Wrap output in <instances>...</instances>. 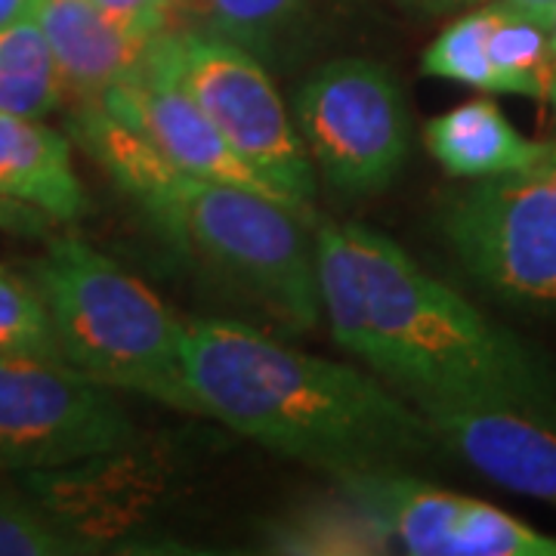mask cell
<instances>
[{
  "mask_svg": "<svg viewBox=\"0 0 556 556\" xmlns=\"http://www.w3.org/2000/svg\"><path fill=\"white\" fill-rule=\"evenodd\" d=\"M316 260L334 343L415 408H507L556 427L554 368L396 241L358 223H318Z\"/></svg>",
  "mask_w": 556,
  "mask_h": 556,
  "instance_id": "6da1fadb",
  "label": "cell"
},
{
  "mask_svg": "<svg viewBox=\"0 0 556 556\" xmlns=\"http://www.w3.org/2000/svg\"><path fill=\"white\" fill-rule=\"evenodd\" d=\"M195 415L331 477L402 470L439 448L427 417L378 375L313 356L241 321H186Z\"/></svg>",
  "mask_w": 556,
  "mask_h": 556,
  "instance_id": "7a4b0ae2",
  "label": "cell"
},
{
  "mask_svg": "<svg viewBox=\"0 0 556 556\" xmlns=\"http://www.w3.org/2000/svg\"><path fill=\"white\" fill-rule=\"evenodd\" d=\"M121 189L182 257L285 331L303 334L321 321L313 217L251 189L189 177L161 152L142 161Z\"/></svg>",
  "mask_w": 556,
  "mask_h": 556,
  "instance_id": "3957f363",
  "label": "cell"
},
{
  "mask_svg": "<svg viewBox=\"0 0 556 556\" xmlns=\"http://www.w3.org/2000/svg\"><path fill=\"white\" fill-rule=\"evenodd\" d=\"M28 278L68 365L112 390L195 415L182 362L186 321L146 281L75 236L53 241Z\"/></svg>",
  "mask_w": 556,
  "mask_h": 556,
  "instance_id": "277c9868",
  "label": "cell"
},
{
  "mask_svg": "<svg viewBox=\"0 0 556 556\" xmlns=\"http://www.w3.org/2000/svg\"><path fill=\"white\" fill-rule=\"evenodd\" d=\"M161 53L179 87L269 186L313 217L316 167L263 62L219 31H164Z\"/></svg>",
  "mask_w": 556,
  "mask_h": 556,
  "instance_id": "5b68a950",
  "label": "cell"
},
{
  "mask_svg": "<svg viewBox=\"0 0 556 556\" xmlns=\"http://www.w3.org/2000/svg\"><path fill=\"white\" fill-rule=\"evenodd\" d=\"M291 115L318 177L350 199L383 192L412 152L402 84L378 60L318 62L300 80Z\"/></svg>",
  "mask_w": 556,
  "mask_h": 556,
  "instance_id": "8992f818",
  "label": "cell"
},
{
  "mask_svg": "<svg viewBox=\"0 0 556 556\" xmlns=\"http://www.w3.org/2000/svg\"><path fill=\"white\" fill-rule=\"evenodd\" d=\"M439 232L482 288L556 313V152L535 167L452 192L439 211Z\"/></svg>",
  "mask_w": 556,
  "mask_h": 556,
  "instance_id": "52a82bcc",
  "label": "cell"
},
{
  "mask_svg": "<svg viewBox=\"0 0 556 556\" xmlns=\"http://www.w3.org/2000/svg\"><path fill=\"white\" fill-rule=\"evenodd\" d=\"M137 427L115 390L62 358L0 356V470H60L127 452Z\"/></svg>",
  "mask_w": 556,
  "mask_h": 556,
  "instance_id": "ba28073f",
  "label": "cell"
},
{
  "mask_svg": "<svg viewBox=\"0 0 556 556\" xmlns=\"http://www.w3.org/2000/svg\"><path fill=\"white\" fill-rule=\"evenodd\" d=\"M387 526L396 554L412 556H556V538L495 504L455 495L405 470H368L334 479Z\"/></svg>",
  "mask_w": 556,
  "mask_h": 556,
  "instance_id": "9c48e42d",
  "label": "cell"
},
{
  "mask_svg": "<svg viewBox=\"0 0 556 556\" xmlns=\"http://www.w3.org/2000/svg\"><path fill=\"white\" fill-rule=\"evenodd\" d=\"M97 105L139 130L182 174L251 189L257 195L281 201L303 214L294 201L285 199L276 186H269L248 161L241 159L214 127V121L201 112L199 102L174 80L167 62H164V53H161V35L152 40L137 72L127 80H121L118 87H112ZM303 217H309V214H303Z\"/></svg>",
  "mask_w": 556,
  "mask_h": 556,
  "instance_id": "30bf717a",
  "label": "cell"
},
{
  "mask_svg": "<svg viewBox=\"0 0 556 556\" xmlns=\"http://www.w3.org/2000/svg\"><path fill=\"white\" fill-rule=\"evenodd\" d=\"M439 448L495 485L556 504V427L507 408L420 405Z\"/></svg>",
  "mask_w": 556,
  "mask_h": 556,
  "instance_id": "8fae6325",
  "label": "cell"
},
{
  "mask_svg": "<svg viewBox=\"0 0 556 556\" xmlns=\"http://www.w3.org/2000/svg\"><path fill=\"white\" fill-rule=\"evenodd\" d=\"M87 207L72 142L43 121L0 112V223L40 229L72 223Z\"/></svg>",
  "mask_w": 556,
  "mask_h": 556,
  "instance_id": "7c38bea8",
  "label": "cell"
},
{
  "mask_svg": "<svg viewBox=\"0 0 556 556\" xmlns=\"http://www.w3.org/2000/svg\"><path fill=\"white\" fill-rule=\"evenodd\" d=\"M38 22L53 50L65 97L90 105L137 72L152 40L109 20L93 0H40Z\"/></svg>",
  "mask_w": 556,
  "mask_h": 556,
  "instance_id": "4fadbf2b",
  "label": "cell"
},
{
  "mask_svg": "<svg viewBox=\"0 0 556 556\" xmlns=\"http://www.w3.org/2000/svg\"><path fill=\"white\" fill-rule=\"evenodd\" d=\"M223 38L254 53L269 72H294L338 38L356 0H204Z\"/></svg>",
  "mask_w": 556,
  "mask_h": 556,
  "instance_id": "5bb4252c",
  "label": "cell"
},
{
  "mask_svg": "<svg viewBox=\"0 0 556 556\" xmlns=\"http://www.w3.org/2000/svg\"><path fill=\"white\" fill-rule=\"evenodd\" d=\"M427 152L457 179H485L535 167L556 152V142L519 134L495 100L464 102L452 112L427 121Z\"/></svg>",
  "mask_w": 556,
  "mask_h": 556,
  "instance_id": "9a60e30c",
  "label": "cell"
},
{
  "mask_svg": "<svg viewBox=\"0 0 556 556\" xmlns=\"http://www.w3.org/2000/svg\"><path fill=\"white\" fill-rule=\"evenodd\" d=\"M263 551L266 554L300 556H375L396 554V544L375 510L340 489L309 497L288 507L281 517L263 526Z\"/></svg>",
  "mask_w": 556,
  "mask_h": 556,
  "instance_id": "2e32d148",
  "label": "cell"
},
{
  "mask_svg": "<svg viewBox=\"0 0 556 556\" xmlns=\"http://www.w3.org/2000/svg\"><path fill=\"white\" fill-rule=\"evenodd\" d=\"M485 56L495 80V93H517L538 102L551 100L556 56L547 22L529 16L514 3L492 0Z\"/></svg>",
  "mask_w": 556,
  "mask_h": 556,
  "instance_id": "e0dca14e",
  "label": "cell"
},
{
  "mask_svg": "<svg viewBox=\"0 0 556 556\" xmlns=\"http://www.w3.org/2000/svg\"><path fill=\"white\" fill-rule=\"evenodd\" d=\"M62 102L65 87L38 16L0 28V112L43 121Z\"/></svg>",
  "mask_w": 556,
  "mask_h": 556,
  "instance_id": "ac0fdd59",
  "label": "cell"
},
{
  "mask_svg": "<svg viewBox=\"0 0 556 556\" xmlns=\"http://www.w3.org/2000/svg\"><path fill=\"white\" fill-rule=\"evenodd\" d=\"M102 554L93 541L68 529L35 495L0 485V556Z\"/></svg>",
  "mask_w": 556,
  "mask_h": 556,
  "instance_id": "d6986e66",
  "label": "cell"
},
{
  "mask_svg": "<svg viewBox=\"0 0 556 556\" xmlns=\"http://www.w3.org/2000/svg\"><path fill=\"white\" fill-rule=\"evenodd\" d=\"M489 20H492V3L470 10L448 28H442L439 38L424 50L420 72L427 78L457 80L485 93H495V80H492V68L485 56Z\"/></svg>",
  "mask_w": 556,
  "mask_h": 556,
  "instance_id": "ffe728a7",
  "label": "cell"
},
{
  "mask_svg": "<svg viewBox=\"0 0 556 556\" xmlns=\"http://www.w3.org/2000/svg\"><path fill=\"white\" fill-rule=\"evenodd\" d=\"M0 356L62 358L38 288L28 276H16L10 269H0Z\"/></svg>",
  "mask_w": 556,
  "mask_h": 556,
  "instance_id": "44dd1931",
  "label": "cell"
},
{
  "mask_svg": "<svg viewBox=\"0 0 556 556\" xmlns=\"http://www.w3.org/2000/svg\"><path fill=\"white\" fill-rule=\"evenodd\" d=\"M109 20L139 38H159L170 31V16L179 0H93Z\"/></svg>",
  "mask_w": 556,
  "mask_h": 556,
  "instance_id": "7402d4cb",
  "label": "cell"
},
{
  "mask_svg": "<svg viewBox=\"0 0 556 556\" xmlns=\"http://www.w3.org/2000/svg\"><path fill=\"white\" fill-rule=\"evenodd\" d=\"M390 3H396L399 10L415 13V16H448V13H457L464 7H477L485 0H390Z\"/></svg>",
  "mask_w": 556,
  "mask_h": 556,
  "instance_id": "603a6c76",
  "label": "cell"
},
{
  "mask_svg": "<svg viewBox=\"0 0 556 556\" xmlns=\"http://www.w3.org/2000/svg\"><path fill=\"white\" fill-rule=\"evenodd\" d=\"M40 0H0V28L38 13Z\"/></svg>",
  "mask_w": 556,
  "mask_h": 556,
  "instance_id": "cb8c5ba5",
  "label": "cell"
},
{
  "mask_svg": "<svg viewBox=\"0 0 556 556\" xmlns=\"http://www.w3.org/2000/svg\"><path fill=\"white\" fill-rule=\"evenodd\" d=\"M504 3H514L519 10H526L529 16H535L541 22H554V13H556V0H504Z\"/></svg>",
  "mask_w": 556,
  "mask_h": 556,
  "instance_id": "d4e9b609",
  "label": "cell"
},
{
  "mask_svg": "<svg viewBox=\"0 0 556 556\" xmlns=\"http://www.w3.org/2000/svg\"><path fill=\"white\" fill-rule=\"evenodd\" d=\"M551 40H554V56H556V13H554V22H551ZM551 105H554L556 112V78H554V90H551Z\"/></svg>",
  "mask_w": 556,
  "mask_h": 556,
  "instance_id": "484cf974",
  "label": "cell"
}]
</instances>
